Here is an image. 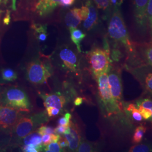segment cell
I'll return each instance as SVG.
<instances>
[{"label": "cell", "instance_id": "17", "mask_svg": "<svg viewBox=\"0 0 152 152\" xmlns=\"http://www.w3.org/2000/svg\"><path fill=\"white\" fill-rule=\"evenodd\" d=\"M137 57H139V60L141 62V64L152 66V40L141 47L140 54Z\"/></svg>", "mask_w": 152, "mask_h": 152}, {"label": "cell", "instance_id": "22", "mask_svg": "<svg viewBox=\"0 0 152 152\" xmlns=\"http://www.w3.org/2000/svg\"><path fill=\"white\" fill-rule=\"evenodd\" d=\"M146 131L147 127L145 126L142 125L138 126L134 131L132 137V142L135 144L141 142Z\"/></svg>", "mask_w": 152, "mask_h": 152}, {"label": "cell", "instance_id": "5", "mask_svg": "<svg viewBox=\"0 0 152 152\" xmlns=\"http://www.w3.org/2000/svg\"><path fill=\"white\" fill-rule=\"evenodd\" d=\"M90 69L95 77L108 72L110 68L109 49L95 48L87 55Z\"/></svg>", "mask_w": 152, "mask_h": 152}, {"label": "cell", "instance_id": "28", "mask_svg": "<svg viewBox=\"0 0 152 152\" xmlns=\"http://www.w3.org/2000/svg\"><path fill=\"white\" fill-rule=\"evenodd\" d=\"M44 151L45 152H60L64 151L59 145L58 142H53L46 146H45Z\"/></svg>", "mask_w": 152, "mask_h": 152}, {"label": "cell", "instance_id": "38", "mask_svg": "<svg viewBox=\"0 0 152 152\" xmlns=\"http://www.w3.org/2000/svg\"><path fill=\"white\" fill-rule=\"evenodd\" d=\"M75 0H60L59 5L63 6V7H67L69 6L72 5Z\"/></svg>", "mask_w": 152, "mask_h": 152}, {"label": "cell", "instance_id": "37", "mask_svg": "<svg viewBox=\"0 0 152 152\" xmlns=\"http://www.w3.org/2000/svg\"><path fill=\"white\" fill-rule=\"evenodd\" d=\"M58 143L59 144L61 148L64 150L65 148L66 147H68L69 145V144H68V142L66 140V139H65V137H61L60 136V139L59 140H58Z\"/></svg>", "mask_w": 152, "mask_h": 152}, {"label": "cell", "instance_id": "39", "mask_svg": "<svg viewBox=\"0 0 152 152\" xmlns=\"http://www.w3.org/2000/svg\"><path fill=\"white\" fill-rule=\"evenodd\" d=\"M122 0H110V5L114 6V8H119V6L121 5Z\"/></svg>", "mask_w": 152, "mask_h": 152}, {"label": "cell", "instance_id": "25", "mask_svg": "<svg viewBox=\"0 0 152 152\" xmlns=\"http://www.w3.org/2000/svg\"><path fill=\"white\" fill-rule=\"evenodd\" d=\"M147 16L148 29L151 40H152V0H148L147 8Z\"/></svg>", "mask_w": 152, "mask_h": 152}, {"label": "cell", "instance_id": "23", "mask_svg": "<svg viewBox=\"0 0 152 152\" xmlns=\"http://www.w3.org/2000/svg\"><path fill=\"white\" fill-rule=\"evenodd\" d=\"M2 78L7 81H13L17 78V75L12 69L6 68L2 71Z\"/></svg>", "mask_w": 152, "mask_h": 152}, {"label": "cell", "instance_id": "42", "mask_svg": "<svg viewBox=\"0 0 152 152\" xmlns=\"http://www.w3.org/2000/svg\"><path fill=\"white\" fill-rule=\"evenodd\" d=\"M10 15L8 13L7 15H6L5 18H4V24L6 25H8L10 23Z\"/></svg>", "mask_w": 152, "mask_h": 152}, {"label": "cell", "instance_id": "10", "mask_svg": "<svg viewBox=\"0 0 152 152\" xmlns=\"http://www.w3.org/2000/svg\"><path fill=\"white\" fill-rule=\"evenodd\" d=\"M148 0H133L134 17L136 27L141 32H145L148 28L147 8Z\"/></svg>", "mask_w": 152, "mask_h": 152}, {"label": "cell", "instance_id": "1", "mask_svg": "<svg viewBox=\"0 0 152 152\" xmlns=\"http://www.w3.org/2000/svg\"><path fill=\"white\" fill-rule=\"evenodd\" d=\"M108 32L109 37L125 49L131 60L137 57L136 45L131 40L119 8H115L109 22Z\"/></svg>", "mask_w": 152, "mask_h": 152}, {"label": "cell", "instance_id": "3", "mask_svg": "<svg viewBox=\"0 0 152 152\" xmlns=\"http://www.w3.org/2000/svg\"><path fill=\"white\" fill-rule=\"evenodd\" d=\"M96 78L98 93L107 116L115 115L122 112L113 98L109 88L108 79V72L103 73Z\"/></svg>", "mask_w": 152, "mask_h": 152}, {"label": "cell", "instance_id": "13", "mask_svg": "<svg viewBox=\"0 0 152 152\" xmlns=\"http://www.w3.org/2000/svg\"><path fill=\"white\" fill-rule=\"evenodd\" d=\"M41 97L44 100V106L46 108L48 107H54L57 108H63L66 100L63 95L60 94H42Z\"/></svg>", "mask_w": 152, "mask_h": 152}, {"label": "cell", "instance_id": "40", "mask_svg": "<svg viewBox=\"0 0 152 152\" xmlns=\"http://www.w3.org/2000/svg\"><path fill=\"white\" fill-rule=\"evenodd\" d=\"M38 40L40 41H45L47 38V32L42 33L37 35Z\"/></svg>", "mask_w": 152, "mask_h": 152}, {"label": "cell", "instance_id": "9", "mask_svg": "<svg viewBox=\"0 0 152 152\" xmlns=\"http://www.w3.org/2000/svg\"><path fill=\"white\" fill-rule=\"evenodd\" d=\"M23 112L18 109L0 104V129L13 127L22 116Z\"/></svg>", "mask_w": 152, "mask_h": 152}, {"label": "cell", "instance_id": "15", "mask_svg": "<svg viewBox=\"0 0 152 152\" xmlns=\"http://www.w3.org/2000/svg\"><path fill=\"white\" fill-rule=\"evenodd\" d=\"M86 5L88 8V14L87 18L83 21V27L87 31H90L97 24L98 12L90 0H87Z\"/></svg>", "mask_w": 152, "mask_h": 152}, {"label": "cell", "instance_id": "7", "mask_svg": "<svg viewBox=\"0 0 152 152\" xmlns=\"http://www.w3.org/2000/svg\"><path fill=\"white\" fill-rule=\"evenodd\" d=\"M126 69L136 79L144 90L152 96V66L145 64L127 66Z\"/></svg>", "mask_w": 152, "mask_h": 152}, {"label": "cell", "instance_id": "26", "mask_svg": "<svg viewBox=\"0 0 152 152\" xmlns=\"http://www.w3.org/2000/svg\"><path fill=\"white\" fill-rule=\"evenodd\" d=\"M130 152H152V145L149 144H138L131 147L129 151Z\"/></svg>", "mask_w": 152, "mask_h": 152}, {"label": "cell", "instance_id": "6", "mask_svg": "<svg viewBox=\"0 0 152 152\" xmlns=\"http://www.w3.org/2000/svg\"><path fill=\"white\" fill-rule=\"evenodd\" d=\"M28 80L33 84H43L51 76V71L47 64L39 60H34L28 65Z\"/></svg>", "mask_w": 152, "mask_h": 152}, {"label": "cell", "instance_id": "16", "mask_svg": "<svg viewBox=\"0 0 152 152\" xmlns=\"http://www.w3.org/2000/svg\"><path fill=\"white\" fill-rule=\"evenodd\" d=\"M80 8H74L69 11L65 17V22L68 27L75 28L81 23Z\"/></svg>", "mask_w": 152, "mask_h": 152}, {"label": "cell", "instance_id": "32", "mask_svg": "<svg viewBox=\"0 0 152 152\" xmlns=\"http://www.w3.org/2000/svg\"><path fill=\"white\" fill-rule=\"evenodd\" d=\"M98 9L106 10L110 5V0H94Z\"/></svg>", "mask_w": 152, "mask_h": 152}, {"label": "cell", "instance_id": "33", "mask_svg": "<svg viewBox=\"0 0 152 152\" xmlns=\"http://www.w3.org/2000/svg\"><path fill=\"white\" fill-rule=\"evenodd\" d=\"M46 113L49 117H55L60 113V109L54 107H46Z\"/></svg>", "mask_w": 152, "mask_h": 152}, {"label": "cell", "instance_id": "31", "mask_svg": "<svg viewBox=\"0 0 152 152\" xmlns=\"http://www.w3.org/2000/svg\"><path fill=\"white\" fill-rule=\"evenodd\" d=\"M71 114L69 113H66L63 117H61L58 120V125L69 127L72 122L71 121Z\"/></svg>", "mask_w": 152, "mask_h": 152}, {"label": "cell", "instance_id": "44", "mask_svg": "<svg viewBox=\"0 0 152 152\" xmlns=\"http://www.w3.org/2000/svg\"><path fill=\"white\" fill-rule=\"evenodd\" d=\"M1 0H0V2H1Z\"/></svg>", "mask_w": 152, "mask_h": 152}, {"label": "cell", "instance_id": "29", "mask_svg": "<svg viewBox=\"0 0 152 152\" xmlns=\"http://www.w3.org/2000/svg\"><path fill=\"white\" fill-rule=\"evenodd\" d=\"M36 131L41 136L44 135L45 134H55V129L53 128L52 127L43 125H41L39 128H38Z\"/></svg>", "mask_w": 152, "mask_h": 152}, {"label": "cell", "instance_id": "41", "mask_svg": "<svg viewBox=\"0 0 152 152\" xmlns=\"http://www.w3.org/2000/svg\"><path fill=\"white\" fill-rule=\"evenodd\" d=\"M83 98H81V97H77V98H76V99H75V102H74L75 105L76 106H79V105H80L82 104V103H83Z\"/></svg>", "mask_w": 152, "mask_h": 152}, {"label": "cell", "instance_id": "12", "mask_svg": "<svg viewBox=\"0 0 152 152\" xmlns=\"http://www.w3.org/2000/svg\"><path fill=\"white\" fill-rule=\"evenodd\" d=\"M60 59L71 72H76L78 69V62L76 54L71 49L64 48L59 53Z\"/></svg>", "mask_w": 152, "mask_h": 152}, {"label": "cell", "instance_id": "27", "mask_svg": "<svg viewBox=\"0 0 152 152\" xmlns=\"http://www.w3.org/2000/svg\"><path fill=\"white\" fill-rule=\"evenodd\" d=\"M136 107H142L151 110L152 112V99L144 98L138 100L136 103Z\"/></svg>", "mask_w": 152, "mask_h": 152}, {"label": "cell", "instance_id": "11", "mask_svg": "<svg viewBox=\"0 0 152 152\" xmlns=\"http://www.w3.org/2000/svg\"><path fill=\"white\" fill-rule=\"evenodd\" d=\"M64 136L68 142L69 149L72 152H76L81 140L77 125L71 122V125L64 134Z\"/></svg>", "mask_w": 152, "mask_h": 152}, {"label": "cell", "instance_id": "24", "mask_svg": "<svg viewBox=\"0 0 152 152\" xmlns=\"http://www.w3.org/2000/svg\"><path fill=\"white\" fill-rule=\"evenodd\" d=\"M60 137V135L57 134L56 133L52 134H45L42 136V144L45 147L51 142H58Z\"/></svg>", "mask_w": 152, "mask_h": 152}, {"label": "cell", "instance_id": "18", "mask_svg": "<svg viewBox=\"0 0 152 152\" xmlns=\"http://www.w3.org/2000/svg\"><path fill=\"white\" fill-rule=\"evenodd\" d=\"M41 135L37 131H33L32 133L22 138V142L24 145H33L34 146L42 148L44 150V146L42 144Z\"/></svg>", "mask_w": 152, "mask_h": 152}, {"label": "cell", "instance_id": "43", "mask_svg": "<svg viewBox=\"0 0 152 152\" xmlns=\"http://www.w3.org/2000/svg\"><path fill=\"white\" fill-rule=\"evenodd\" d=\"M16 0H12V9L13 10H16Z\"/></svg>", "mask_w": 152, "mask_h": 152}, {"label": "cell", "instance_id": "8", "mask_svg": "<svg viewBox=\"0 0 152 152\" xmlns=\"http://www.w3.org/2000/svg\"><path fill=\"white\" fill-rule=\"evenodd\" d=\"M108 79L109 88L113 98L122 112L124 111L122 83L120 71L117 69H110L108 72Z\"/></svg>", "mask_w": 152, "mask_h": 152}, {"label": "cell", "instance_id": "30", "mask_svg": "<svg viewBox=\"0 0 152 152\" xmlns=\"http://www.w3.org/2000/svg\"><path fill=\"white\" fill-rule=\"evenodd\" d=\"M140 111L143 119L147 120H152V112L149 109L145 108L142 107H137Z\"/></svg>", "mask_w": 152, "mask_h": 152}, {"label": "cell", "instance_id": "4", "mask_svg": "<svg viewBox=\"0 0 152 152\" xmlns=\"http://www.w3.org/2000/svg\"><path fill=\"white\" fill-rule=\"evenodd\" d=\"M0 103L29 112L31 103L27 94L21 88L11 87L6 88L0 96Z\"/></svg>", "mask_w": 152, "mask_h": 152}, {"label": "cell", "instance_id": "35", "mask_svg": "<svg viewBox=\"0 0 152 152\" xmlns=\"http://www.w3.org/2000/svg\"><path fill=\"white\" fill-rule=\"evenodd\" d=\"M32 27L37 33V35L42 33L47 32V28L44 25L39 24H33Z\"/></svg>", "mask_w": 152, "mask_h": 152}, {"label": "cell", "instance_id": "34", "mask_svg": "<svg viewBox=\"0 0 152 152\" xmlns=\"http://www.w3.org/2000/svg\"><path fill=\"white\" fill-rule=\"evenodd\" d=\"M23 151L26 152H38L42 151V149L33 145H27L23 147Z\"/></svg>", "mask_w": 152, "mask_h": 152}, {"label": "cell", "instance_id": "36", "mask_svg": "<svg viewBox=\"0 0 152 152\" xmlns=\"http://www.w3.org/2000/svg\"><path fill=\"white\" fill-rule=\"evenodd\" d=\"M69 127L67 126H61V125H58L56 128L55 129V132L56 134H59V135H64L65 133L66 130L68 129Z\"/></svg>", "mask_w": 152, "mask_h": 152}, {"label": "cell", "instance_id": "19", "mask_svg": "<svg viewBox=\"0 0 152 152\" xmlns=\"http://www.w3.org/2000/svg\"><path fill=\"white\" fill-rule=\"evenodd\" d=\"M71 38L72 42L76 45V47L79 52H81V42L86 37V34L82 31L77 28H70Z\"/></svg>", "mask_w": 152, "mask_h": 152}, {"label": "cell", "instance_id": "14", "mask_svg": "<svg viewBox=\"0 0 152 152\" xmlns=\"http://www.w3.org/2000/svg\"><path fill=\"white\" fill-rule=\"evenodd\" d=\"M60 0H38L35 10L41 16L50 14L59 5Z\"/></svg>", "mask_w": 152, "mask_h": 152}, {"label": "cell", "instance_id": "2", "mask_svg": "<svg viewBox=\"0 0 152 152\" xmlns=\"http://www.w3.org/2000/svg\"><path fill=\"white\" fill-rule=\"evenodd\" d=\"M49 117L45 112H42L22 117L13 126V133L19 139H22L36 130L39 126L49 121Z\"/></svg>", "mask_w": 152, "mask_h": 152}, {"label": "cell", "instance_id": "21", "mask_svg": "<svg viewBox=\"0 0 152 152\" xmlns=\"http://www.w3.org/2000/svg\"><path fill=\"white\" fill-rule=\"evenodd\" d=\"M97 145L94 143L85 140H81L76 152H93L97 151Z\"/></svg>", "mask_w": 152, "mask_h": 152}, {"label": "cell", "instance_id": "20", "mask_svg": "<svg viewBox=\"0 0 152 152\" xmlns=\"http://www.w3.org/2000/svg\"><path fill=\"white\" fill-rule=\"evenodd\" d=\"M124 109L127 113L130 114L131 118L136 122H140L143 119L140 111L135 104L129 103L126 106L124 105Z\"/></svg>", "mask_w": 152, "mask_h": 152}]
</instances>
